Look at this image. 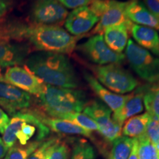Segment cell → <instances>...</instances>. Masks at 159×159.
Returning <instances> with one entry per match:
<instances>
[{
	"instance_id": "obj_8",
	"label": "cell",
	"mask_w": 159,
	"mask_h": 159,
	"mask_svg": "<svg viewBox=\"0 0 159 159\" xmlns=\"http://www.w3.org/2000/svg\"><path fill=\"white\" fill-rule=\"evenodd\" d=\"M76 48L89 61L99 66L120 63L125 58L124 54L115 52L107 45L102 35H94Z\"/></svg>"
},
{
	"instance_id": "obj_14",
	"label": "cell",
	"mask_w": 159,
	"mask_h": 159,
	"mask_svg": "<svg viewBox=\"0 0 159 159\" xmlns=\"http://www.w3.org/2000/svg\"><path fill=\"white\" fill-rule=\"evenodd\" d=\"M28 45L17 41H0V66L8 68L25 63L30 53Z\"/></svg>"
},
{
	"instance_id": "obj_7",
	"label": "cell",
	"mask_w": 159,
	"mask_h": 159,
	"mask_svg": "<svg viewBox=\"0 0 159 159\" xmlns=\"http://www.w3.org/2000/svg\"><path fill=\"white\" fill-rule=\"evenodd\" d=\"M68 14L58 0H33L29 19L32 25L61 26Z\"/></svg>"
},
{
	"instance_id": "obj_38",
	"label": "cell",
	"mask_w": 159,
	"mask_h": 159,
	"mask_svg": "<svg viewBox=\"0 0 159 159\" xmlns=\"http://www.w3.org/2000/svg\"><path fill=\"white\" fill-rule=\"evenodd\" d=\"M156 150H157V152H158V159H159V148H157V149H156Z\"/></svg>"
},
{
	"instance_id": "obj_5",
	"label": "cell",
	"mask_w": 159,
	"mask_h": 159,
	"mask_svg": "<svg viewBox=\"0 0 159 159\" xmlns=\"http://www.w3.org/2000/svg\"><path fill=\"white\" fill-rule=\"evenodd\" d=\"M125 56L139 77L150 84L159 81V58L132 39L128 40Z\"/></svg>"
},
{
	"instance_id": "obj_34",
	"label": "cell",
	"mask_w": 159,
	"mask_h": 159,
	"mask_svg": "<svg viewBox=\"0 0 159 159\" xmlns=\"http://www.w3.org/2000/svg\"><path fill=\"white\" fill-rule=\"evenodd\" d=\"M9 116L3 109L0 108V134L3 135L10 122Z\"/></svg>"
},
{
	"instance_id": "obj_1",
	"label": "cell",
	"mask_w": 159,
	"mask_h": 159,
	"mask_svg": "<svg viewBox=\"0 0 159 159\" xmlns=\"http://www.w3.org/2000/svg\"><path fill=\"white\" fill-rule=\"evenodd\" d=\"M9 39L17 42L25 41L39 51L66 55L71 54L76 48L77 37L71 35L61 26L11 21Z\"/></svg>"
},
{
	"instance_id": "obj_25",
	"label": "cell",
	"mask_w": 159,
	"mask_h": 159,
	"mask_svg": "<svg viewBox=\"0 0 159 159\" xmlns=\"http://www.w3.org/2000/svg\"><path fill=\"white\" fill-rule=\"evenodd\" d=\"M61 119L75 123V124L79 125L81 128L91 131V132H92V131H98L99 130L97 123L92 119H91L87 115L82 114L80 112L67 114L61 117Z\"/></svg>"
},
{
	"instance_id": "obj_11",
	"label": "cell",
	"mask_w": 159,
	"mask_h": 159,
	"mask_svg": "<svg viewBox=\"0 0 159 159\" xmlns=\"http://www.w3.org/2000/svg\"><path fill=\"white\" fill-rule=\"evenodd\" d=\"M30 94L14 85L0 80V108L13 116L31 105Z\"/></svg>"
},
{
	"instance_id": "obj_37",
	"label": "cell",
	"mask_w": 159,
	"mask_h": 159,
	"mask_svg": "<svg viewBox=\"0 0 159 159\" xmlns=\"http://www.w3.org/2000/svg\"><path fill=\"white\" fill-rule=\"evenodd\" d=\"M2 80V71H1V66H0V80Z\"/></svg>"
},
{
	"instance_id": "obj_16",
	"label": "cell",
	"mask_w": 159,
	"mask_h": 159,
	"mask_svg": "<svg viewBox=\"0 0 159 159\" xmlns=\"http://www.w3.org/2000/svg\"><path fill=\"white\" fill-rule=\"evenodd\" d=\"M84 77L85 81L88 83L89 85L97 95V97L102 99L107 106L114 112L119 110L130 97V94L121 95L111 92L105 88L94 77L89 73L84 72Z\"/></svg>"
},
{
	"instance_id": "obj_33",
	"label": "cell",
	"mask_w": 159,
	"mask_h": 159,
	"mask_svg": "<svg viewBox=\"0 0 159 159\" xmlns=\"http://www.w3.org/2000/svg\"><path fill=\"white\" fill-rule=\"evenodd\" d=\"M13 4V0H0V19L12 11Z\"/></svg>"
},
{
	"instance_id": "obj_19",
	"label": "cell",
	"mask_w": 159,
	"mask_h": 159,
	"mask_svg": "<svg viewBox=\"0 0 159 159\" xmlns=\"http://www.w3.org/2000/svg\"><path fill=\"white\" fill-rule=\"evenodd\" d=\"M130 33L138 44L159 56V34L151 27L132 24Z\"/></svg>"
},
{
	"instance_id": "obj_28",
	"label": "cell",
	"mask_w": 159,
	"mask_h": 159,
	"mask_svg": "<svg viewBox=\"0 0 159 159\" xmlns=\"http://www.w3.org/2000/svg\"><path fill=\"white\" fill-rule=\"evenodd\" d=\"M69 155L70 148L69 145L57 138L49 148L47 159H69Z\"/></svg>"
},
{
	"instance_id": "obj_29",
	"label": "cell",
	"mask_w": 159,
	"mask_h": 159,
	"mask_svg": "<svg viewBox=\"0 0 159 159\" xmlns=\"http://www.w3.org/2000/svg\"><path fill=\"white\" fill-rule=\"evenodd\" d=\"M145 136L156 149L159 148V119L150 116L147 125Z\"/></svg>"
},
{
	"instance_id": "obj_23",
	"label": "cell",
	"mask_w": 159,
	"mask_h": 159,
	"mask_svg": "<svg viewBox=\"0 0 159 159\" xmlns=\"http://www.w3.org/2000/svg\"><path fill=\"white\" fill-rule=\"evenodd\" d=\"M133 144L134 139L124 136L119 137L113 142L108 159H128Z\"/></svg>"
},
{
	"instance_id": "obj_26",
	"label": "cell",
	"mask_w": 159,
	"mask_h": 159,
	"mask_svg": "<svg viewBox=\"0 0 159 159\" xmlns=\"http://www.w3.org/2000/svg\"><path fill=\"white\" fill-rule=\"evenodd\" d=\"M71 159H95L94 148L85 140H77L73 148Z\"/></svg>"
},
{
	"instance_id": "obj_30",
	"label": "cell",
	"mask_w": 159,
	"mask_h": 159,
	"mask_svg": "<svg viewBox=\"0 0 159 159\" xmlns=\"http://www.w3.org/2000/svg\"><path fill=\"white\" fill-rule=\"evenodd\" d=\"M57 139V137H52L47 140H43L39 148L30 156L28 159H47L49 149Z\"/></svg>"
},
{
	"instance_id": "obj_3",
	"label": "cell",
	"mask_w": 159,
	"mask_h": 159,
	"mask_svg": "<svg viewBox=\"0 0 159 159\" xmlns=\"http://www.w3.org/2000/svg\"><path fill=\"white\" fill-rule=\"evenodd\" d=\"M49 132L50 129L42 122L39 115L23 111L10 119L2 139L9 149L14 145L25 146L34 141H43Z\"/></svg>"
},
{
	"instance_id": "obj_6",
	"label": "cell",
	"mask_w": 159,
	"mask_h": 159,
	"mask_svg": "<svg viewBox=\"0 0 159 159\" xmlns=\"http://www.w3.org/2000/svg\"><path fill=\"white\" fill-rule=\"evenodd\" d=\"M96 79L106 88L117 94H125L138 86V81L119 63L92 67Z\"/></svg>"
},
{
	"instance_id": "obj_20",
	"label": "cell",
	"mask_w": 159,
	"mask_h": 159,
	"mask_svg": "<svg viewBox=\"0 0 159 159\" xmlns=\"http://www.w3.org/2000/svg\"><path fill=\"white\" fill-rule=\"evenodd\" d=\"M41 120L49 129L55 133L66 135H81V136L91 138V132L81 128L75 123L57 118H47L41 116Z\"/></svg>"
},
{
	"instance_id": "obj_24",
	"label": "cell",
	"mask_w": 159,
	"mask_h": 159,
	"mask_svg": "<svg viewBox=\"0 0 159 159\" xmlns=\"http://www.w3.org/2000/svg\"><path fill=\"white\" fill-rule=\"evenodd\" d=\"M43 141H34L25 146L14 145L8 149L4 159H28L30 155L40 146Z\"/></svg>"
},
{
	"instance_id": "obj_31",
	"label": "cell",
	"mask_w": 159,
	"mask_h": 159,
	"mask_svg": "<svg viewBox=\"0 0 159 159\" xmlns=\"http://www.w3.org/2000/svg\"><path fill=\"white\" fill-rule=\"evenodd\" d=\"M66 8L76 9L78 7L89 6L94 0H58Z\"/></svg>"
},
{
	"instance_id": "obj_35",
	"label": "cell",
	"mask_w": 159,
	"mask_h": 159,
	"mask_svg": "<svg viewBox=\"0 0 159 159\" xmlns=\"http://www.w3.org/2000/svg\"><path fill=\"white\" fill-rule=\"evenodd\" d=\"M138 147L139 141L137 139H134V144H133L132 150L129 156L128 159H138Z\"/></svg>"
},
{
	"instance_id": "obj_2",
	"label": "cell",
	"mask_w": 159,
	"mask_h": 159,
	"mask_svg": "<svg viewBox=\"0 0 159 159\" xmlns=\"http://www.w3.org/2000/svg\"><path fill=\"white\" fill-rule=\"evenodd\" d=\"M25 66L45 84L76 89L80 80L69 59L65 55L39 51L29 55Z\"/></svg>"
},
{
	"instance_id": "obj_32",
	"label": "cell",
	"mask_w": 159,
	"mask_h": 159,
	"mask_svg": "<svg viewBox=\"0 0 159 159\" xmlns=\"http://www.w3.org/2000/svg\"><path fill=\"white\" fill-rule=\"evenodd\" d=\"M147 9L159 20V0H144Z\"/></svg>"
},
{
	"instance_id": "obj_22",
	"label": "cell",
	"mask_w": 159,
	"mask_h": 159,
	"mask_svg": "<svg viewBox=\"0 0 159 159\" xmlns=\"http://www.w3.org/2000/svg\"><path fill=\"white\" fill-rule=\"evenodd\" d=\"M144 104L147 112L152 117L159 119V81L145 88Z\"/></svg>"
},
{
	"instance_id": "obj_13",
	"label": "cell",
	"mask_w": 159,
	"mask_h": 159,
	"mask_svg": "<svg viewBox=\"0 0 159 159\" xmlns=\"http://www.w3.org/2000/svg\"><path fill=\"white\" fill-rule=\"evenodd\" d=\"M128 4V2L108 0L105 11L91 34L102 35L105 29L128 21V19L125 14V8Z\"/></svg>"
},
{
	"instance_id": "obj_9",
	"label": "cell",
	"mask_w": 159,
	"mask_h": 159,
	"mask_svg": "<svg viewBox=\"0 0 159 159\" xmlns=\"http://www.w3.org/2000/svg\"><path fill=\"white\" fill-rule=\"evenodd\" d=\"M83 112L97 123L98 132L108 142L113 143L121 136L122 125L111 118V110L107 105L97 101H92L87 103Z\"/></svg>"
},
{
	"instance_id": "obj_17",
	"label": "cell",
	"mask_w": 159,
	"mask_h": 159,
	"mask_svg": "<svg viewBox=\"0 0 159 159\" xmlns=\"http://www.w3.org/2000/svg\"><path fill=\"white\" fill-rule=\"evenodd\" d=\"M132 24L128 20L126 22L112 26L105 30L103 38L105 43L115 52L122 53L127 47L129 31L130 30Z\"/></svg>"
},
{
	"instance_id": "obj_12",
	"label": "cell",
	"mask_w": 159,
	"mask_h": 159,
	"mask_svg": "<svg viewBox=\"0 0 159 159\" xmlns=\"http://www.w3.org/2000/svg\"><path fill=\"white\" fill-rule=\"evenodd\" d=\"M99 18L89 6L78 7L69 13L65 20L66 30L74 36L83 35L88 33L99 21Z\"/></svg>"
},
{
	"instance_id": "obj_21",
	"label": "cell",
	"mask_w": 159,
	"mask_h": 159,
	"mask_svg": "<svg viewBox=\"0 0 159 159\" xmlns=\"http://www.w3.org/2000/svg\"><path fill=\"white\" fill-rule=\"evenodd\" d=\"M150 116V115L146 112L142 115L131 117L126 121L122 129L123 136L131 139L140 138L145 134Z\"/></svg>"
},
{
	"instance_id": "obj_39",
	"label": "cell",
	"mask_w": 159,
	"mask_h": 159,
	"mask_svg": "<svg viewBox=\"0 0 159 159\" xmlns=\"http://www.w3.org/2000/svg\"><path fill=\"white\" fill-rule=\"evenodd\" d=\"M131 1H135V0H131Z\"/></svg>"
},
{
	"instance_id": "obj_15",
	"label": "cell",
	"mask_w": 159,
	"mask_h": 159,
	"mask_svg": "<svg viewBox=\"0 0 159 159\" xmlns=\"http://www.w3.org/2000/svg\"><path fill=\"white\" fill-rule=\"evenodd\" d=\"M145 88L146 86L139 87L136 91L130 94V97L124 105L114 113L112 119L115 122L122 125L128 119L142 112L144 110L143 102Z\"/></svg>"
},
{
	"instance_id": "obj_10",
	"label": "cell",
	"mask_w": 159,
	"mask_h": 159,
	"mask_svg": "<svg viewBox=\"0 0 159 159\" xmlns=\"http://www.w3.org/2000/svg\"><path fill=\"white\" fill-rule=\"evenodd\" d=\"M2 80L30 94L39 96L44 89L45 83L27 67L15 66L7 68Z\"/></svg>"
},
{
	"instance_id": "obj_18",
	"label": "cell",
	"mask_w": 159,
	"mask_h": 159,
	"mask_svg": "<svg viewBox=\"0 0 159 159\" xmlns=\"http://www.w3.org/2000/svg\"><path fill=\"white\" fill-rule=\"evenodd\" d=\"M125 14L131 22L159 30V20L147 9L144 4L137 0L128 2Z\"/></svg>"
},
{
	"instance_id": "obj_4",
	"label": "cell",
	"mask_w": 159,
	"mask_h": 159,
	"mask_svg": "<svg viewBox=\"0 0 159 159\" xmlns=\"http://www.w3.org/2000/svg\"><path fill=\"white\" fill-rule=\"evenodd\" d=\"M38 97L41 108L52 118L61 119L67 114L81 112L87 104L84 91L47 84Z\"/></svg>"
},
{
	"instance_id": "obj_36",
	"label": "cell",
	"mask_w": 159,
	"mask_h": 159,
	"mask_svg": "<svg viewBox=\"0 0 159 159\" xmlns=\"http://www.w3.org/2000/svg\"><path fill=\"white\" fill-rule=\"evenodd\" d=\"M7 150H8V148L6 147L2 138L0 137V159H4Z\"/></svg>"
},
{
	"instance_id": "obj_27",
	"label": "cell",
	"mask_w": 159,
	"mask_h": 159,
	"mask_svg": "<svg viewBox=\"0 0 159 159\" xmlns=\"http://www.w3.org/2000/svg\"><path fill=\"white\" fill-rule=\"evenodd\" d=\"M137 139L139 141L138 159H158L156 148L145 134Z\"/></svg>"
}]
</instances>
